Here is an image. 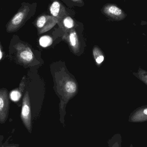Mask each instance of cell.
Here are the masks:
<instances>
[{
    "label": "cell",
    "mask_w": 147,
    "mask_h": 147,
    "mask_svg": "<svg viewBox=\"0 0 147 147\" xmlns=\"http://www.w3.org/2000/svg\"><path fill=\"white\" fill-rule=\"evenodd\" d=\"M69 7H83L84 6L85 3L84 0H61Z\"/></svg>",
    "instance_id": "obj_12"
},
{
    "label": "cell",
    "mask_w": 147,
    "mask_h": 147,
    "mask_svg": "<svg viewBox=\"0 0 147 147\" xmlns=\"http://www.w3.org/2000/svg\"><path fill=\"white\" fill-rule=\"evenodd\" d=\"M109 147H110L109 146Z\"/></svg>",
    "instance_id": "obj_18"
},
{
    "label": "cell",
    "mask_w": 147,
    "mask_h": 147,
    "mask_svg": "<svg viewBox=\"0 0 147 147\" xmlns=\"http://www.w3.org/2000/svg\"><path fill=\"white\" fill-rule=\"evenodd\" d=\"M77 22H78L72 16L68 15L64 17L57 24L64 32H65L76 28V26H78Z\"/></svg>",
    "instance_id": "obj_10"
},
{
    "label": "cell",
    "mask_w": 147,
    "mask_h": 147,
    "mask_svg": "<svg viewBox=\"0 0 147 147\" xmlns=\"http://www.w3.org/2000/svg\"><path fill=\"white\" fill-rule=\"evenodd\" d=\"M21 91H18L17 90H13L10 93V97L13 101H16L19 100L21 96Z\"/></svg>",
    "instance_id": "obj_15"
},
{
    "label": "cell",
    "mask_w": 147,
    "mask_h": 147,
    "mask_svg": "<svg viewBox=\"0 0 147 147\" xmlns=\"http://www.w3.org/2000/svg\"><path fill=\"white\" fill-rule=\"evenodd\" d=\"M58 23L57 19L51 15L42 13L33 22L38 30V34H41L51 29Z\"/></svg>",
    "instance_id": "obj_3"
},
{
    "label": "cell",
    "mask_w": 147,
    "mask_h": 147,
    "mask_svg": "<svg viewBox=\"0 0 147 147\" xmlns=\"http://www.w3.org/2000/svg\"><path fill=\"white\" fill-rule=\"evenodd\" d=\"M9 101L7 90L0 89V124H4L8 117Z\"/></svg>",
    "instance_id": "obj_7"
},
{
    "label": "cell",
    "mask_w": 147,
    "mask_h": 147,
    "mask_svg": "<svg viewBox=\"0 0 147 147\" xmlns=\"http://www.w3.org/2000/svg\"><path fill=\"white\" fill-rule=\"evenodd\" d=\"M51 3L49 7L50 15L57 19L58 23L68 15L74 16L75 13L73 10L66 7L59 0H51Z\"/></svg>",
    "instance_id": "obj_5"
},
{
    "label": "cell",
    "mask_w": 147,
    "mask_h": 147,
    "mask_svg": "<svg viewBox=\"0 0 147 147\" xmlns=\"http://www.w3.org/2000/svg\"><path fill=\"white\" fill-rule=\"evenodd\" d=\"M63 38L69 42L73 51L77 53L79 51V41L78 33L75 28L64 32Z\"/></svg>",
    "instance_id": "obj_9"
},
{
    "label": "cell",
    "mask_w": 147,
    "mask_h": 147,
    "mask_svg": "<svg viewBox=\"0 0 147 147\" xmlns=\"http://www.w3.org/2000/svg\"><path fill=\"white\" fill-rule=\"evenodd\" d=\"M58 90L62 95V101L60 103V121L62 124H64V116L65 115V105L69 100L77 93L78 86L73 79L68 74L62 75L57 80Z\"/></svg>",
    "instance_id": "obj_2"
},
{
    "label": "cell",
    "mask_w": 147,
    "mask_h": 147,
    "mask_svg": "<svg viewBox=\"0 0 147 147\" xmlns=\"http://www.w3.org/2000/svg\"><path fill=\"white\" fill-rule=\"evenodd\" d=\"M21 119L23 125L28 133L32 134V111L29 93L26 91L22 99Z\"/></svg>",
    "instance_id": "obj_4"
},
{
    "label": "cell",
    "mask_w": 147,
    "mask_h": 147,
    "mask_svg": "<svg viewBox=\"0 0 147 147\" xmlns=\"http://www.w3.org/2000/svg\"><path fill=\"white\" fill-rule=\"evenodd\" d=\"M101 11L102 14L107 18L113 20H121L125 17L123 10L112 3H107L104 5L101 8Z\"/></svg>",
    "instance_id": "obj_8"
},
{
    "label": "cell",
    "mask_w": 147,
    "mask_h": 147,
    "mask_svg": "<svg viewBox=\"0 0 147 147\" xmlns=\"http://www.w3.org/2000/svg\"><path fill=\"white\" fill-rule=\"evenodd\" d=\"M17 53V58L19 63L27 65L32 63L34 56L32 49L25 44L19 42L14 46Z\"/></svg>",
    "instance_id": "obj_6"
},
{
    "label": "cell",
    "mask_w": 147,
    "mask_h": 147,
    "mask_svg": "<svg viewBox=\"0 0 147 147\" xmlns=\"http://www.w3.org/2000/svg\"><path fill=\"white\" fill-rule=\"evenodd\" d=\"M144 113L145 115H147V109H145L144 111Z\"/></svg>",
    "instance_id": "obj_17"
},
{
    "label": "cell",
    "mask_w": 147,
    "mask_h": 147,
    "mask_svg": "<svg viewBox=\"0 0 147 147\" xmlns=\"http://www.w3.org/2000/svg\"><path fill=\"white\" fill-rule=\"evenodd\" d=\"M37 7L36 2L32 3L25 2L22 3L18 11L6 24L7 32H15L19 31L35 15Z\"/></svg>",
    "instance_id": "obj_1"
},
{
    "label": "cell",
    "mask_w": 147,
    "mask_h": 147,
    "mask_svg": "<svg viewBox=\"0 0 147 147\" xmlns=\"http://www.w3.org/2000/svg\"><path fill=\"white\" fill-rule=\"evenodd\" d=\"M93 55L97 64H101L104 60V56L102 51L98 47H95L93 50Z\"/></svg>",
    "instance_id": "obj_11"
},
{
    "label": "cell",
    "mask_w": 147,
    "mask_h": 147,
    "mask_svg": "<svg viewBox=\"0 0 147 147\" xmlns=\"http://www.w3.org/2000/svg\"><path fill=\"white\" fill-rule=\"evenodd\" d=\"M20 145L18 144L11 143L8 140L4 141V136L0 135V147H19Z\"/></svg>",
    "instance_id": "obj_14"
},
{
    "label": "cell",
    "mask_w": 147,
    "mask_h": 147,
    "mask_svg": "<svg viewBox=\"0 0 147 147\" xmlns=\"http://www.w3.org/2000/svg\"><path fill=\"white\" fill-rule=\"evenodd\" d=\"M53 40L52 38L49 35H44L40 38L39 42L40 46L43 47H47L52 44Z\"/></svg>",
    "instance_id": "obj_13"
},
{
    "label": "cell",
    "mask_w": 147,
    "mask_h": 147,
    "mask_svg": "<svg viewBox=\"0 0 147 147\" xmlns=\"http://www.w3.org/2000/svg\"><path fill=\"white\" fill-rule=\"evenodd\" d=\"M3 57V52L2 47L0 42V61L2 59Z\"/></svg>",
    "instance_id": "obj_16"
}]
</instances>
